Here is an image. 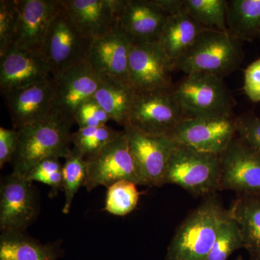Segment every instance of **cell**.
I'll return each mask as SVG.
<instances>
[{
    "instance_id": "obj_28",
    "label": "cell",
    "mask_w": 260,
    "mask_h": 260,
    "mask_svg": "<svg viewBox=\"0 0 260 260\" xmlns=\"http://www.w3.org/2000/svg\"><path fill=\"white\" fill-rule=\"evenodd\" d=\"M120 133L107 125L79 128L72 134V144L84 158H88L100 151Z\"/></svg>"
},
{
    "instance_id": "obj_21",
    "label": "cell",
    "mask_w": 260,
    "mask_h": 260,
    "mask_svg": "<svg viewBox=\"0 0 260 260\" xmlns=\"http://www.w3.org/2000/svg\"><path fill=\"white\" fill-rule=\"evenodd\" d=\"M206 30L209 29L195 21L184 8L169 15L157 43L176 68L178 61L185 55L200 36Z\"/></svg>"
},
{
    "instance_id": "obj_5",
    "label": "cell",
    "mask_w": 260,
    "mask_h": 260,
    "mask_svg": "<svg viewBox=\"0 0 260 260\" xmlns=\"http://www.w3.org/2000/svg\"><path fill=\"white\" fill-rule=\"evenodd\" d=\"M220 155L178 145L168 166L166 184H174L197 196L213 194L220 189Z\"/></svg>"
},
{
    "instance_id": "obj_18",
    "label": "cell",
    "mask_w": 260,
    "mask_h": 260,
    "mask_svg": "<svg viewBox=\"0 0 260 260\" xmlns=\"http://www.w3.org/2000/svg\"><path fill=\"white\" fill-rule=\"evenodd\" d=\"M51 78L50 68L43 52L11 47L0 56V88L3 93Z\"/></svg>"
},
{
    "instance_id": "obj_1",
    "label": "cell",
    "mask_w": 260,
    "mask_h": 260,
    "mask_svg": "<svg viewBox=\"0 0 260 260\" xmlns=\"http://www.w3.org/2000/svg\"><path fill=\"white\" fill-rule=\"evenodd\" d=\"M74 121L53 112L42 120L18 129L19 142L12 164L13 174L25 177L41 160L65 158L71 151Z\"/></svg>"
},
{
    "instance_id": "obj_32",
    "label": "cell",
    "mask_w": 260,
    "mask_h": 260,
    "mask_svg": "<svg viewBox=\"0 0 260 260\" xmlns=\"http://www.w3.org/2000/svg\"><path fill=\"white\" fill-rule=\"evenodd\" d=\"M18 23L16 0L0 1V56L13 46Z\"/></svg>"
},
{
    "instance_id": "obj_30",
    "label": "cell",
    "mask_w": 260,
    "mask_h": 260,
    "mask_svg": "<svg viewBox=\"0 0 260 260\" xmlns=\"http://www.w3.org/2000/svg\"><path fill=\"white\" fill-rule=\"evenodd\" d=\"M241 248H244V244L240 229L236 220L229 213L220 225L207 260H228L234 251Z\"/></svg>"
},
{
    "instance_id": "obj_38",
    "label": "cell",
    "mask_w": 260,
    "mask_h": 260,
    "mask_svg": "<svg viewBox=\"0 0 260 260\" xmlns=\"http://www.w3.org/2000/svg\"><path fill=\"white\" fill-rule=\"evenodd\" d=\"M258 38H259V39H260V34H259V37H258Z\"/></svg>"
},
{
    "instance_id": "obj_25",
    "label": "cell",
    "mask_w": 260,
    "mask_h": 260,
    "mask_svg": "<svg viewBox=\"0 0 260 260\" xmlns=\"http://www.w3.org/2000/svg\"><path fill=\"white\" fill-rule=\"evenodd\" d=\"M135 93L129 85L101 79L93 97L111 120L124 126L128 121Z\"/></svg>"
},
{
    "instance_id": "obj_24",
    "label": "cell",
    "mask_w": 260,
    "mask_h": 260,
    "mask_svg": "<svg viewBox=\"0 0 260 260\" xmlns=\"http://www.w3.org/2000/svg\"><path fill=\"white\" fill-rule=\"evenodd\" d=\"M228 32L239 41L251 42L260 34V0L227 1Z\"/></svg>"
},
{
    "instance_id": "obj_37",
    "label": "cell",
    "mask_w": 260,
    "mask_h": 260,
    "mask_svg": "<svg viewBox=\"0 0 260 260\" xmlns=\"http://www.w3.org/2000/svg\"><path fill=\"white\" fill-rule=\"evenodd\" d=\"M236 260H244V259H243V257L242 256H238V257L237 258V259Z\"/></svg>"
},
{
    "instance_id": "obj_29",
    "label": "cell",
    "mask_w": 260,
    "mask_h": 260,
    "mask_svg": "<svg viewBox=\"0 0 260 260\" xmlns=\"http://www.w3.org/2000/svg\"><path fill=\"white\" fill-rule=\"evenodd\" d=\"M138 184L126 180L118 181L107 188L104 210L117 216H124L136 208L140 192Z\"/></svg>"
},
{
    "instance_id": "obj_33",
    "label": "cell",
    "mask_w": 260,
    "mask_h": 260,
    "mask_svg": "<svg viewBox=\"0 0 260 260\" xmlns=\"http://www.w3.org/2000/svg\"><path fill=\"white\" fill-rule=\"evenodd\" d=\"M237 136L260 155V117L244 114L236 118Z\"/></svg>"
},
{
    "instance_id": "obj_11",
    "label": "cell",
    "mask_w": 260,
    "mask_h": 260,
    "mask_svg": "<svg viewBox=\"0 0 260 260\" xmlns=\"http://www.w3.org/2000/svg\"><path fill=\"white\" fill-rule=\"evenodd\" d=\"M234 116L186 119L172 135L179 145L220 155L237 136Z\"/></svg>"
},
{
    "instance_id": "obj_13",
    "label": "cell",
    "mask_w": 260,
    "mask_h": 260,
    "mask_svg": "<svg viewBox=\"0 0 260 260\" xmlns=\"http://www.w3.org/2000/svg\"><path fill=\"white\" fill-rule=\"evenodd\" d=\"M54 88L53 112L74 121L80 106L93 96L101 78L88 61L69 68L51 78Z\"/></svg>"
},
{
    "instance_id": "obj_22",
    "label": "cell",
    "mask_w": 260,
    "mask_h": 260,
    "mask_svg": "<svg viewBox=\"0 0 260 260\" xmlns=\"http://www.w3.org/2000/svg\"><path fill=\"white\" fill-rule=\"evenodd\" d=\"M62 254L59 243L42 244L25 232L0 236V260H58Z\"/></svg>"
},
{
    "instance_id": "obj_36",
    "label": "cell",
    "mask_w": 260,
    "mask_h": 260,
    "mask_svg": "<svg viewBox=\"0 0 260 260\" xmlns=\"http://www.w3.org/2000/svg\"><path fill=\"white\" fill-rule=\"evenodd\" d=\"M244 91L253 102H260V59L251 63L244 72Z\"/></svg>"
},
{
    "instance_id": "obj_34",
    "label": "cell",
    "mask_w": 260,
    "mask_h": 260,
    "mask_svg": "<svg viewBox=\"0 0 260 260\" xmlns=\"http://www.w3.org/2000/svg\"><path fill=\"white\" fill-rule=\"evenodd\" d=\"M111 119L93 97L83 103L78 109L75 121L79 128L107 125Z\"/></svg>"
},
{
    "instance_id": "obj_3",
    "label": "cell",
    "mask_w": 260,
    "mask_h": 260,
    "mask_svg": "<svg viewBox=\"0 0 260 260\" xmlns=\"http://www.w3.org/2000/svg\"><path fill=\"white\" fill-rule=\"evenodd\" d=\"M241 41L226 32L206 30L176 64L186 75L207 73L223 79L244 60Z\"/></svg>"
},
{
    "instance_id": "obj_2",
    "label": "cell",
    "mask_w": 260,
    "mask_h": 260,
    "mask_svg": "<svg viewBox=\"0 0 260 260\" xmlns=\"http://www.w3.org/2000/svg\"><path fill=\"white\" fill-rule=\"evenodd\" d=\"M229 213L215 197L209 195L178 228L165 260H207Z\"/></svg>"
},
{
    "instance_id": "obj_7",
    "label": "cell",
    "mask_w": 260,
    "mask_h": 260,
    "mask_svg": "<svg viewBox=\"0 0 260 260\" xmlns=\"http://www.w3.org/2000/svg\"><path fill=\"white\" fill-rule=\"evenodd\" d=\"M124 132L142 185L166 184L169 160L179 143L172 137L143 133L129 124Z\"/></svg>"
},
{
    "instance_id": "obj_20",
    "label": "cell",
    "mask_w": 260,
    "mask_h": 260,
    "mask_svg": "<svg viewBox=\"0 0 260 260\" xmlns=\"http://www.w3.org/2000/svg\"><path fill=\"white\" fill-rule=\"evenodd\" d=\"M124 0H60L63 8L87 36L95 39L117 26Z\"/></svg>"
},
{
    "instance_id": "obj_14",
    "label": "cell",
    "mask_w": 260,
    "mask_h": 260,
    "mask_svg": "<svg viewBox=\"0 0 260 260\" xmlns=\"http://www.w3.org/2000/svg\"><path fill=\"white\" fill-rule=\"evenodd\" d=\"M220 189L240 195L260 194V155L236 136L220 155Z\"/></svg>"
},
{
    "instance_id": "obj_12",
    "label": "cell",
    "mask_w": 260,
    "mask_h": 260,
    "mask_svg": "<svg viewBox=\"0 0 260 260\" xmlns=\"http://www.w3.org/2000/svg\"><path fill=\"white\" fill-rule=\"evenodd\" d=\"M38 200L32 182L10 174L0 186V229L2 232H25L38 215Z\"/></svg>"
},
{
    "instance_id": "obj_6",
    "label": "cell",
    "mask_w": 260,
    "mask_h": 260,
    "mask_svg": "<svg viewBox=\"0 0 260 260\" xmlns=\"http://www.w3.org/2000/svg\"><path fill=\"white\" fill-rule=\"evenodd\" d=\"M93 41L75 23L59 0V9L51 21L42 49L51 78L88 61Z\"/></svg>"
},
{
    "instance_id": "obj_17",
    "label": "cell",
    "mask_w": 260,
    "mask_h": 260,
    "mask_svg": "<svg viewBox=\"0 0 260 260\" xmlns=\"http://www.w3.org/2000/svg\"><path fill=\"white\" fill-rule=\"evenodd\" d=\"M18 23L12 47L42 52L59 0H16Z\"/></svg>"
},
{
    "instance_id": "obj_27",
    "label": "cell",
    "mask_w": 260,
    "mask_h": 260,
    "mask_svg": "<svg viewBox=\"0 0 260 260\" xmlns=\"http://www.w3.org/2000/svg\"><path fill=\"white\" fill-rule=\"evenodd\" d=\"M86 179L85 159L76 149L73 148L64 158L63 164L62 189L65 197L63 213H69L75 194L81 186H85Z\"/></svg>"
},
{
    "instance_id": "obj_26",
    "label": "cell",
    "mask_w": 260,
    "mask_h": 260,
    "mask_svg": "<svg viewBox=\"0 0 260 260\" xmlns=\"http://www.w3.org/2000/svg\"><path fill=\"white\" fill-rule=\"evenodd\" d=\"M185 9L204 28L228 32L225 0H185Z\"/></svg>"
},
{
    "instance_id": "obj_8",
    "label": "cell",
    "mask_w": 260,
    "mask_h": 260,
    "mask_svg": "<svg viewBox=\"0 0 260 260\" xmlns=\"http://www.w3.org/2000/svg\"><path fill=\"white\" fill-rule=\"evenodd\" d=\"M186 119L173 88L162 89L135 91L126 124L148 134L172 136Z\"/></svg>"
},
{
    "instance_id": "obj_4",
    "label": "cell",
    "mask_w": 260,
    "mask_h": 260,
    "mask_svg": "<svg viewBox=\"0 0 260 260\" xmlns=\"http://www.w3.org/2000/svg\"><path fill=\"white\" fill-rule=\"evenodd\" d=\"M173 94L187 119L234 116L236 100L223 79L207 73L186 75Z\"/></svg>"
},
{
    "instance_id": "obj_15",
    "label": "cell",
    "mask_w": 260,
    "mask_h": 260,
    "mask_svg": "<svg viewBox=\"0 0 260 260\" xmlns=\"http://www.w3.org/2000/svg\"><path fill=\"white\" fill-rule=\"evenodd\" d=\"M133 42L118 28L93 39L88 62L102 80L129 85V58Z\"/></svg>"
},
{
    "instance_id": "obj_9",
    "label": "cell",
    "mask_w": 260,
    "mask_h": 260,
    "mask_svg": "<svg viewBox=\"0 0 260 260\" xmlns=\"http://www.w3.org/2000/svg\"><path fill=\"white\" fill-rule=\"evenodd\" d=\"M85 159L87 167L85 187L88 191L99 186L108 188L121 180L142 185L124 131L100 151Z\"/></svg>"
},
{
    "instance_id": "obj_19",
    "label": "cell",
    "mask_w": 260,
    "mask_h": 260,
    "mask_svg": "<svg viewBox=\"0 0 260 260\" xmlns=\"http://www.w3.org/2000/svg\"><path fill=\"white\" fill-rule=\"evenodd\" d=\"M15 129L42 120L53 112L52 80H45L25 88L3 93Z\"/></svg>"
},
{
    "instance_id": "obj_31",
    "label": "cell",
    "mask_w": 260,
    "mask_h": 260,
    "mask_svg": "<svg viewBox=\"0 0 260 260\" xmlns=\"http://www.w3.org/2000/svg\"><path fill=\"white\" fill-rule=\"evenodd\" d=\"M59 159L51 157L41 160L27 173L25 179L47 184L51 187L50 196H56L63 185V164Z\"/></svg>"
},
{
    "instance_id": "obj_16",
    "label": "cell",
    "mask_w": 260,
    "mask_h": 260,
    "mask_svg": "<svg viewBox=\"0 0 260 260\" xmlns=\"http://www.w3.org/2000/svg\"><path fill=\"white\" fill-rule=\"evenodd\" d=\"M169 17L158 0H124L117 27L133 43L156 42Z\"/></svg>"
},
{
    "instance_id": "obj_23",
    "label": "cell",
    "mask_w": 260,
    "mask_h": 260,
    "mask_svg": "<svg viewBox=\"0 0 260 260\" xmlns=\"http://www.w3.org/2000/svg\"><path fill=\"white\" fill-rule=\"evenodd\" d=\"M229 212L239 225L250 260H260V194L240 195Z\"/></svg>"
},
{
    "instance_id": "obj_35",
    "label": "cell",
    "mask_w": 260,
    "mask_h": 260,
    "mask_svg": "<svg viewBox=\"0 0 260 260\" xmlns=\"http://www.w3.org/2000/svg\"><path fill=\"white\" fill-rule=\"evenodd\" d=\"M19 142L18 129L0 127V168L3 169L7 162H12Z\"/></svg>"
},
{
    "instance_id": "obj_10",
    "label": "cell",
    "mask_w": 260,
    "mask_h": 260,
    "mask_svg": "<svg viewBox=\"0 0 260 260\" xmlns=\"http://www.w3.org/2000/svg\"><path fill=\"white\" fill-rule=\"evenodd\" d=\"M175 65L156 42L133 43L129 58V83L136 92L172 89Z\"/></svg>"
}]
</instances>
